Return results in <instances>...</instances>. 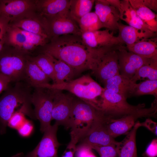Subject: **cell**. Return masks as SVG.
<instances>
[{"instance_id":"6da1fadb","label":"cell","mask_w":157,"mask_h":157,"mask_svg":"<svg viewBox=\"0 0 157 157\" xmlns=\"http://www.w3.org/2000/svg\"><path fill=\"white\" fill-rule=\"evenodd\" d=\"M42 48V52L64 62L75 72L90 69L99 49L88 47L81 35H62L51 39Z\"/></svg>"},{"instance_id":"7a4b0ae2","label":"cell","mask_w":157,"mask_h":157,"mask_svg":"<svg viewBox=\"0 0 157 157\" xmlns=\"http://www.w3.org/2000/svg\"><path fill=\"white\" fill-rule=\"evenodd\" d=\"M31 87L22 81L15 82L13 86L10 84L0 97V134L6 133L8 122L16 109L28 116L33 113Z\"/></svg>"},{"instance_id":"3957f363","label":"cell","mask_w":157,"mask_h":157,"mask_svg":"<svg viewBox=\"0 0 157 157\" xmlns=\"http://www.w3.org/2000/svg\"><path fill=\"white\" fill-rule=\"evenodd\" d=\"M99 111L89 104L74 98L69 124L71 142L76 144L90 130L97 119Z\"/></svg>"},{"instance_id":"277c9868","label":"cell","mask_w":157,"mask_h":157,"mask_svg":"<svg viewBox=\"0 0 157 157\" xmlns=\"http://www.w3.org/2000/svg\"><path fill=\"white\" fill-rule=\"evenodd\" d=\"M38 87L67 91L95 108L104 89L88 75L63 83H49Z\"/></svg>"},{"instance_id":"5b68a950","label":"cell","mask_w":157,"mask_h":157,"mask_svg":"<svg viewBox=\"0 0 157 157\" xmlns=\"http://www.w3.org/2000/svg\"><path fill=\"white\" fill-rule=\"evenodd\" d=\"M125 97L104 88L96 109L102 117L115 119L138 112L145 108L144 103L133 105Z\"/></svg>"},{"instance_id":"8992f818","label":"cell","mask_w":157,"mask_h":157,"mask_svg":"<svg viewBox=\"0 0 157 157\" xmlns=\"http://www.w3.org/2000/svg\"><path fill=\"white\" fill-rule=\"evenodd\" d=\"M29 55L4 44L0 53V74L9 77L12 82L25 81V68Z\"/></svg>"},{"instance_id":"52a82bcc","label":"cell","mask_w":157,"mask_h":157,"mask_svg":"<svg viewBox=\"0 0 157 157\" xmlns=\"http://www.w3.org/2000/svg\"><path fill=\"white\" fill-rule=\"evenodd\" d=\"M157 110V101L154 100L150 107L144 108L137 113L115 119L106 118L100 116L98 119L105 127L109 135L114 138L120 135H126L133 128L139 118H156Z\"/></svg>"},{"instance_id":"ba28073f","label":"cell","mask_w":157,"mask_h":157,"mask_svg":"<svg viewBox=\"0 0 157 157\" xmlns=\"http://www.w3.org/2000/svg\"><path fill=\"white\" fill-rule=\"evenodd\" d=\"M122 45L102 48L94 58L90 69L95 76L104 83L120 74L117 50Z\"/></svg>"},{"instance_id":"9c48e42d","label":"cell","mask_w":157,"mask_h":157,"mask_svg":"<svg viewBox=\"0 0 157 157\" xmlns=\"http://www.w3.org/2000/svg\"><path fill=\"white\" fill-rule=\"evenodd\" d=\"M34 88L31 103L34 107L35 118L40 123V130L44 133L51 125L54 90L40 87Z\"/></svg>"},{"instance_id":"30bf717a","label":"cell","mask_w":157,"mask_h":157,"mask_svg":"<svg viewBox=\"0 0 157 157\" xmlns=\"http://www.w3.org/2000/svg\"><path fill=\"white\" fill-rule=\"evenodd\" d=\"M44 17L49 40L63 35H81L78 25L71 16L69 8L53 16Z\"/></svg>"},{"instance_id":"8fae6325","label":"cell","mask_w":157,"mask_h":157,"mask_svg":"<svg viewBox=\"0 0 157 157\" xmlns=\"http://www.w3.org/2000/svg\"><path fill=\"white\" fill-rule=\"evenodd\" d=\"M58 126L55 123L45 130L41 140L32 151L25 155L18 153L12 157H58V149L61 144L56 136Z\"/></svg>"},{"instance_id":"7c38bea8","label":"cell","mask_w":157,"mask_h":157,"mask_svg":"<svg viewBox=\"0 0 157 157\" xmlns=\"http://www.w3.org/2000/svg\"><path fill=\"white\" fill-rule=\"evenodd\" d=\"M123 45L117 49L119 74L131 79L137 71L142 66L150 62L153 59L144 57L128 51Z\"/></svg>"},{"instance_id":"4fadbf2b","label":"cell","mask_w":157,"mask_h":157,"mask_svg":"<svg viewBox=\"0 0 157 157\" xmlns=\"http://www.w3.org/2000/svg\"><path fill=\"white\" fill-rule=\"evenodd\" d=\"M52 120L58 126H64L69 128V124L74 97L65 94L63 90L54 89Z\"/></svg>"},{"instance_id":"5bb4252c","label":"cell","mask_w":157,"mask_h":157,"mask_svg":"<svg viewBox=\"0 0 157 157\" xmlns=\"http://www.w3.org/2000/svg\"><path fill=\"white\" fill-rule=\"evenodd\" d=\"M10 24L22 30L45 37L49 39L45 18L36 11L31 12L11 20Z\"/></svg>"},{"instance_id":"9a60e30c","label":"cell","mask_w":157,"mask_h":157,"mask_svg":"<svg viewBox=\"0 0 157 157\" xmlns=\"http://www.w3.org/2000/svg\"><path fill=\"white\" fill-rule=\"evenodd\" d=\"M79 142V144H85L92 149L95 147L116 144L117 142L109 135L98 118L90 130Z\"/></svg>"},{"instance_id":"2e32d148","label":"cell","mask_w":157,"mask_h":157,"mask_svg":"<svg viewBox=\"0 0 157 157\" xmlns=\"http://www.w3.org/2000/svg\"><path fill=\"white\" fill-rule=\"evenodd\" d=\"M33 11H36L35 0H0V16L11 21Z\"/></svg>"},{"instance_id":"e0dca14e","label":"cell","mask_w":157,"mask_h":157,"mask_svg":"<svg viewBox=\"0 0 157 157\" xmlns=\"http://www.w3.org/2000/svg\"><path fill=\"white\" fill-rule=\"evenodd\" d=\"M110 30H97L81 33V37L86 45L90 48L99 49L115 45H123L117 37L114 36Z\"/></svg>"},{"instance_id":"ac0fdd59","label":"cell","mask_w":157,"mask_h":157,"mask_svg":"<svg viewBox=\"0 0 157 157\" xmlns=\"http://www.w3.org/2000/svg\"><path fill=\"white\" fill-rule=\"evenodd\" d=\"M95 12L103 27L110 30L118 29L120 19L118 9L110 5L106 0H95Z\"/></svg>"},{"instance_id":"d6986e66","label":"cell","mask_w":157,"mask_h":157,"mask_svg":"<svg viewBox=\"0 0 157 157\" xmlns=\"http://www.w3.org/2000/svg\"><path fill=\"white\" fill-rule=\"evenodd\" d=\"M118 10L120 19L125 21L129 26L154 36L155 35V32L152 31L138 16L128 0L121 1Z\"/></svg>"},{"instance_id":"ffe728a7","label":"cell","mask_w":157,"mask_h":157,"mask_svg":"<svg viewBox=\"0 0 157 157\" xmlns=\"http://www.w3.org/2000/svg\"><path fill=\"white\" fill-rule=\"evenodd\" d=\"M5 44L29 54L37 47L29 42L22 30L9 23Z\"/></svg>"},{"instance_id":"44dd1931","label":"cell","mask_w":157,"mask_h":157,"mask_svg":"<svg viewBox=\"0 0 157 157\" xmlns=\"http://www.w3.org/2000/svg\"><path fill=\"white\" fill-rule=\"evenodd\" d=\"M140 122L137 121L131 131L121 141L116 144L118 157H138L136 146V135Z\"/></svg>"},{"instance_id":"7402d4cb","label":"cell","mask_w":157,"mask_h":157,"mask_svg":"<svg viewBox=\"0 0 157 157\" xmlns=\"http://www.w3.org/2000/svg\"><path fill=\"white\" fill-rule=\"evenodd\" d=\"M104 88L126 99L132 96L134 84L131 79L120 74L116 75L104 82Z\"/></svg>"},{"instance_id":"603a6c76","label":"cell","mask_w":157,"mask_h":157,"mask_svg":"<svg viewBox=\"0 0 157 157\" xmlns=\"http://www.w3.org/2000/svg\"><path fill=\"white\" fill-rule=\"evenodd\" d=\"M36 12L45 17L53 16L68 8L70 0H35Z\"/></svg>"},{"instance_id":"cb8c5ba5","label":"cell","mask_w":157,"mask_h":157,"mask_svg":"<svg viewBox=\"0 0 157 157\" xmlns=\"http://www.w3.org/2000/svg\"><path fill=\"white\" fill-rule=\"evenodd\" d=\"M119 33L117 37L123 44L127 46L132 45L144 39H148L154 36L142 32L134 28L124 25L119 22L118 29Z\"/></svg>"},{"instance_id":"d4e9b609","label":"cell","mask_w":157,"mask_h":157,"mask_svg":"<svg viewBox=\"0 0 157 157\" xmlns=\"http://www.w3.org/2000/svg\"><path fill=\"white\" fill-rule=\"evenodd\" d=\"M25 72V81L31 87H38L49 83L51 79L35 63L29 60L28 57Z\"/></svg>"},{"instance_id":"484cf974","label":"cell","mask_w":157,"mask_h":157,"mask_svg":"<svg viewBox=\"0 0 157 157\" xmlns=\"http://www.w3.org/2000/svg\"><path fill=\"white\" fill-rule=\"evenodd\" d=\"M138 16L154 32L157 31L156 15L143 5L142 0H128Z\"/></svg>"},{"instance_id":"4316f807","label":"cell","mask_w":157,"mask_h":157,"mask_svg":"<svg viewBox=\"0 0 157 157\" xmlns=\"http://www.w3.org/2000/svg\"><path fill=\"white\" fill-rule=\"evenodd\" d=\"M156 40L144 39L126 47L129 51L141 56L152 58L157 57Z\"/></svg>"},{"instance_id":"83f0119b","label":"cell","mask_w":157,"mask_h":157,"mask_svg":"<svg viewBox=\"0 0 157 157\" xmlns=\"http://www.w3.org/2000/svg\"><path fill=\"white\" fill-rule=\"evenodd\" d=\"M51 56L54 70L55 81L54 83H63L73 80L76 73L74 70L63 61Z\"/></svg>"},{"instance_id":"f1b7e54d","label":"cell","mask_w":157,"mask_h":157,"mask_svg":"<svg viewBox=\"0 0 157 157\" xmlns=\"http://www.w3.org/2000/svg\"><path fill=\"white\" fill-rule=\"evenodd\" d=\"M94 1V0H70L69 9L71 16L76 22L90 12Z\"/></svg>"},{"instance_id":"f546056e","label":"cell","mask_w":157,"mask_h":157,"mask_svg":"<svg viewBox=\"0 0 157 157\" xmlns=\"http://www.w3.org/2000/svg\"><path fill=\"white\" fill-rule=\"evenodd\" d=\"M28 58L35 63L41 70L55 83V74L53 63L51 56L41 53L35 56L30 55Z\"/></svg>"},{"instance_id":"4dcf8cb0","label":"cell","mask_w":157,"mask_h":157,"mask_svg":"<svg viewBox=\"0 0 157 157\" xmlns=\"http://www.w3.org/2000/svg\"><path fill=\"white\" fill-rule=\"evenodd\" d=\"M81 33L99 30L104 27L98 16L94 12H90L76 22Z\"/></svg>"},{"instance_id":"1f68e13d","label":"cell","mask_w":157,"mask_h":157,"mask_svg":"<svg viewBox=\"0 0 157 157\" xmlns=\"http://www.w3.org/2000/svg\"><path fill=\"white\" fill-rule=\"evenodd\" d=\"M144 78L151 80H157V57L141 67L131 79L134 83Z\"/></svg>"},{"instance_id":"d6a6232c","label":"cell","mask_w":157,"mask_h":157,"mask_svg":"<svg viewBox=\"0 0 157 157\" xmlns=\"http://www.w3.org/2000/svg\"><path fill=\"white\" fill-rule=\"evenodd\" d=\"M157 96V80H147L139 83H135L132 89V96L144 95Z\"/></svg>"},{"instance_id":"836d02e7","label":"cell","mask_w":157,"mask_h":157,"mask_svg":"<svg viewBox=\"0 0 157 157\" xmlns=\"http://www.w3.org/2000/svg\"><path fill=\"white\" fill-rule=\"evenodd\" d=\"M92 149L95 150L100 157H118L116 144L95 147Z\"/></svg>"},{"instance_id":"e575fe53","label":"cell","mask_w":157,"mask_h":157,"mask_svg":"<svg viewBox=\"0 0 157 157\" xmlns=\"http://www.w3.org/2000/svg\"><path fill=\"white\" fill-rule=\"evenodd\" d=\"M11 19L4 16H0V53L5 44L6 33Z\"/></svg>"},{"instance_id":"d590c367","label":"cell","mask_w":157,"mask_h":157,"mask_svg":"<svg viewBox=\"0 0 157 157\" xmlns=\"http://www.w3.org/2000/svg\"><path fill=\"white\" fill-rule=\"evenodd\" d=\"M24 113L20 110L15 112L10 119L8 125L11 128L17 129L25 121Z\"/></svg>"},{"instance_id":"8d00e7d4","label":"cell","mask_w":157,"mask_h":157,"mask_svg":"<svg viewBox=\"0 0 157 157\" xmlns=\"http://www.w3.org/2000/svg\"><path fill=\"white\" fill-rule=\"evenodd\" d=\"M25 120L17 129L19 134L24 137H27L30 135L33 129V126L31 122Z\"/></svg>"},{"instance_id":"74e56055","label":"cell","mask_w":157,"mask_h":157,"mask_svg":"<svg viewBox=\"0 0 157 157\" xmlns=\"http://www.w3.org/2000/svg\"><path fill=\"white\" fill-rule=\"evenodd\" d=\"M143 157H156L157 156V139H153L142 154Z\"/></svg>"},{"instance_id":"f35d334b","label":"cell","mask_w":157,"mask_h":157,"mask_svg":"<svg viewBox=\"0 0 157 157\" xmlns=\"http://www.w3.org/2000/svg\"><path fill=\"white\" fill-rule=\"evenodd\" d=\"M91 151L92 149L88 146L79 144L76 146L75 152V157H85Z\"/></svg>"},{"instance_id":"ab89813d","label":"cell","mask_w":157,"mask_h":157,"mask_svg":"<svg viewBox=\"0 0 157 157\" xmlns=\"http://www.w3.org/2000/svg\"><path fill=\"white\" fill-rule=\"evenodd\" d=\"M140 125L141 126L145 127L157 135V123L150 118H147L143 122H140Z\"/></svg>"},{"instance_id":"60d3db41","label":"cell","mask_w":157,"mask_h":157,"mask_svg":"<svg viewBox=\"0 0 157 157\" xmlns=\"http://www.w3.org/2000/svg\"><path fill=\"white\" fill-rule=\"evenodd\" d=\"M11 82L9 77L0 74V94L7 88Z\"/></svg>"},{"instance_id":"b9f144b4","label":"cell","mask_w":157,"mask_h":157,"mask_svg":"<svg viewBox=\"0 0 157 157\" xmlns=\"http://www.w3.org/2000/svg\"><path fill=\"white\" fill-rule=\"evenodd\" d=\"M76 145L69 142L62 157H74Z\"/></svg>"},{"instance_id":"7bdbcfd3","label":"cell","mask_w":157,"mask_h":157,"mask_svg":"<svg viewBox=\"0 0 157 157\" xmlns=\"http://www.w3.org/2000/svg\"><path fill=\"white\" fill-rule=\"evenodd\" d=\"M144 5L150 9L157 12V0H142Z\"/></svg>"},{"instance_id":"ee69618b","label":"cell","mask_w":157,"mask_h":157,"mask_svg":"<svg viewBox=\"0 0 157 157\" xmlns=\"http://www.w3.org/2000/svg\"><path fill=\"white\" fill-rule=\"evenodd\" d=\"M85 157H97L91 151Z\"/></svg>"}]
</instances>
